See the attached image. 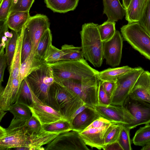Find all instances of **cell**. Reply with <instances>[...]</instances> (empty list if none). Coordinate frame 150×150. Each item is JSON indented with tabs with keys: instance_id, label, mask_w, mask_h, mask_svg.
<instances>
[{
	"instance_id": "6da1fadb",
	"label": "cell",
	"mask_w": 150,
	"mask_h": 150,
	"mask_svg": "<svg viewBox=\"0 0 150 150\" xmlns=\"http://www.w3.org/2000/svg\"><path fill=\"white\" fill-rule=\"evenodd\" d=\"M51 68L54 81L73 79L85 83L96 84L99 80L98 71L92 68L84 59L78 60H62L47 63Z\"/></svg>"
},
{
	"instance_id": "7a4b0ae2",
	"label": "cell",
	"mask_w": 150,
	"mask_h": 150,
	"mask_svg": "<svg viewBox=\"0 0 150 150\" xmlns=\"http://www.w3.org/2000/svg\"><path fill=\"white\" fill-rule=\"evenodd\" d=\"M48 98L49 105L69 122L77 110L85 104L73 91L55 81L50 88Z\"/></svg>"
},
{
	"instance_id": "3957f363",
	"label": "cell",
	"mask_w": 150,
	"mask_h": 150,
	"mask_svg": "<svg viewBox=\"0 0 150 150\" xmlns=\"http://www.w3.org/2000/svg\"><path fill=\"white\" fill-rule=\"evenodd\" d=\"M98 25L93 23H84L80 32L84 57L96 67L101 66L104 59L103 42L101 40Z\"/></svg>"
},
{
	"instance_id": "277c9868",
	"label": "cell",
	"mask_w": 150,
	"mask_h": 150,
	"mask_svg": "<svg viewBox=\"0 0 150 150\" xmlns=\"http://www.w3.org/2000/svg\"><path fill=\"white\" fill-rule=\"evenodd\" d=\"M26 120L13 117L7 128L0 126V150L28 147L29 139L25 127Z\"/></svg>"
},
{
	"instance_id": "5b68a950",
	"label": "cell",
	"mask_w": 150,
	"mask_h": 150,
	"mask_svg": "<svg viewBox=\"0 0 150 150\" xmlns=\"http://www.w3.org/2000/svg\"><path fill=\"white\" fill-rule=\"evenodd\" d=\"M36 96L42 103L49 105L48 94L54 82L52 70L46 64L34 71L26 78Z\"/></svg>"
},
{
	"instance_id": "8992f818",
	"label": "cell",
	"mask_w": 150,
	"mask_h": 150,
	"mask_svg": "<svg viewBox=\"0 0 150 150\" xmlns=\"http://www.w3.org/2000/svg\"><path fill=\"white\" fill-rule=\"evenodd\" d=\"M120 30L125 40L150 60V36L138 22L128 23L123 25Z\"/></svg>"
},
{
	"instance_id": "52a82bcc",
	"label": "cell",
	"mask_w": 150,
	"mask_h": 150,
	"mask_svg": "<svg viewBox=\"0 0 150 150\" xmlns=\"http://www.w3.org/2000/svg\"><path fill=\"white\" fill-rule=\"evenodd\" d=\"M122 106L130 117L131 123L126 126L130 129L150 123V103L129 95Z\"/></svg>"
},
{
	"instance_id": "ba28073f",
	"label": "cell",
	"mask_w": 150,
	"mask_h": 150,
	"mask_svg": "<svg viewBox=\"0 0 150 150\" xmlns=\"http://www.w3.org/2000/svg\"><path fill=\"white\" fill-rule=\"evenodd\" d=\"M57 82L61 84L73 91L87 105L94 108L99 105V82L96 84L85 83L73 79L64 80Z\"/></svg>"
},
{
	"instance_id": "9c48e42d",
	"label": "cell",
	"mask_w": 150,
	"mask_h": 150,
	"mask_svg": "<svg viewBox=\"0 0 150 150\" xmlns=\"http://www.w3.org/2000/svg\"><path fill=\"white\" fill-rule=\"evenodd\" d=\"M144 71L140 67L135 68L131 71L118 78L116 89L111 99L110 104L122 106Z\"/></svg>"
},
{
	"instance_id": "30bf717a",
	"label": "cell",
	"mask_w": 150,
	"mask_h": 150,
	"mask_svg": "<svg viewBox=\"0 0 150 150\" xmlns=\"http://www.w3.org/2000/svg\"><path fill=\"white\" fill-rule=\"evenodd\" d=\"M79 132L74 130L60 133L45 147V150H89Z\"/></svg>"
},
{
	"instance_id": "8fae6325",
	"label": "cell",
	"mask_w": 150,
	"mask_h": 150,
	"mask_svg": "<svg viewBox=\"0 0 150 150\" xmlns=\"http://www.w3.org/2000/svg\"><path fill=\"white\" fill-rule=\"evenodd\" d=\"M49 19L45 15L37 14L30 16L24 27L31 40L33 51L35 53L39 42L45 31L50 28Z\"/></svg>"
},
{
	"instance_id": "7c38bea8",
	"label": "cell",
	"mask_w": 150,
	"mask_h": 150,
	"mask_svg": "<svg viewBox=\"0 0 150 150\" xmlns=\"http://www.w3.org/2000/svg\"><path fill=\"white\" fill-rule=\"evenodd\" d=\"M123 39L120 32L116 30L113 37L103 43V54L106 64L112 67L118 66L122 56Z\"/></svg>"
},
{
	"instance_id": "4fadbf2b",
	"label": "cell",
	"mask_w": 150,
	"mask_h": 150,
	"mask_svg": "<svg viewBox=\"0 0 150 150\" xmlns=\"http://www.w3.org/2000/svg\"><path fill=\"white\" fill-rule=\"evenodd\" d=\"M94 108L101 117L112 122L126 126L131 123L130 117L122 106L98 105L95 106Z\"/></svg>"
},
{
	"instance_id": "5bb4252c",
	"label": "cell",
	"mask_w": 150,
	"mask_h": 150,
	"mask_svg": "<svg viewBox=\"0 0 150 150\" xmlns=\"http://www.w3.org/2000/svg\"><path fill=\"white\" fill-rule=\"evenodd\" d=\"M28 107L32 115L38 120L42 125L65 119L59 112L41 102L35 103Z\"/></svg>"
},
{
	"instance_id": "9a60e30c",
	"label": "cell",
	"mask_w": 150,
	"mask_h": 150,
	"mask_svg": "<svg viewBox=\"0 0 150 150\" xmlns=\"http://www.w3.org/2000/svg\"><path fill=\"white\" fill-rule=\"evenodd\" d=\"M114 123L111 122L100 127L86 129L79 133L86 145L98 149H103L105 134L109 127Z\"/></svg>"
},
{
	"instance_id": "2e32d148",
	"label": "cell",
	"mask_w": 150,
	"mask_h": 150,
	"mask_svg": "<svg viewBox=\"0 0 150 150\" xmlns=\"http://www.w3.org/2000/svg\"><path fill=\"white\" fill-rule=\"evenodd\" d=\"M129 95L150 103V73L144 71L140 76Z\"/></svg>"
},
{
	"instance_id": "e0dca14e",
	"label": "cell",
	"mask_w": 150,
	"mask_h": 150,
	"mask_svg": "<svg viewBox=\"0 0 150 150\" xmlns=\"http://www.w3.org/2000/svg\"><path fill=\"white\" fill-rule=\"evenodd\" d=\"M100 117L94 108L88 106L70 122L72 130L81 132Z\"/></svg>"
},
{
	"instance_id": "ac0fdd59",
	"label": "cell",
	"mask_w": 150,
	"mask_h": 150,
	"mask_svg": "<svg viewBox=\"0 0 150 150\" xmlns=\"http://www.w3.org/2000/svg\"><path fill=\"white\" fill-rule=\"evenodd\" d=\"M46 64L43 59L32 51L30 54L21 63L18 78L20 83L30 73Z\"/></svg>"
},
{
	"instance_id": "d6986e66",
	"label": "cell",
	"mask_w": 150,
	"mask_h": 150,
	"mask_svg": "<svg viewBox=\"0 0 150 150\" xmlns=\"http://www.w3.org/2000/svg\"><path fill=\"white\" fill-rule=\"evenodd\" d=\"M103 12L107 16V20L117 21L125 16L126 10L119 0H103Z\"/></svg>"
},
{
	"instance_id": "ffe728a7",
	"label": "cell",
	"mask_w": 150,
	"mask_h": 150,
	"mask_svg": "<svg viewBox=\"0 0 150 150\" xmlns=\"http://www.w3.org/2000/svg\"><path fill=\"white\" fill-rule=\"evenodd\" d=\"M59 134L46 131L41 127L39 132L29 136V150H45L42 146L50 143Z\"/></svg>"
},
{
	"instance_id": "44dd1931",
	"label": "cell",
	"mask_w": 150,
	"mask_h": 150,
	"mask_svg": "<svg viewBox=\"0 0 150 150\" xmlns=\"http://www.w3.org/2000/svg\"><path fill=\"white\" fill-rule=\"evenodd\" d=\"M23 31V27L21 31L18 33L15 53L11 64L9 67V76L8 82H10L13 79L18 77L20 69L21 64V49Z\"/></svg>"
},
{
	"instance_id": "7402d4cb",
	"label": "cell",
	"mask_w": 150,
	"mask_h": 150,
	"mask_svg": "<svg viewBox=\"0 0 150 150\" xmlns=\"http://www.w3.org/2000/svg\"><path fill=\"white\" fill-rule=\"evenodd\" d=\"M134 69L128 66L108 68L100 71H98L97 76L99 80L102 81L116 82L118 78L131 71Z\"/></svg>"
},
{
	"instance_id": "603a6c76",
	"label": "cell",
	"mask_w": 150,
	"mask_h": 150,
	"mask_svg": "<svg viewBox=\"0 0 150 150\" xmlns=\"http://www.w3.org/2000/svg\"><path fill=\"white\" fill-rule=\"evenodd\" d=\"M16 102L28 106L37 102H41L33 92L26 78L21 84Z\"/></svg>"
},
{
	"instance_id": "cb8c5ba5",
	"label": "cell",
	"mask_w": 150,
	"mask_h": 150,
	"mask_svg": "<svg viewBox=\"0 0 150 150\" xmlns=\"http://www.w3.org/2000/svg\"><path fill=\"white\" fill-rule=\"evenodd\" d=\"M47 8L54 12L65 13L74 10L79 0H44Z\"/></svg>"
},
{
	"instance_id": "d4e9b609",
	"label": "cell",
	"mask_w": 150,
	"mask_h": 150,
	"mask_svg": "<svg viewBox=\"0 0 150 150\" xmlns=\"http://www.w3.org/2000/svg\"><path fill=\"white\" fill-rule=\"evenodd\" d=\"M30 17L29 11L18 12L9 15L6 22L8 28L18 33Z\"/></svg>"
},
{
	"instance_id": "484cf974",
	"label": "cell",
	"mask_w": 150,
	"mask_h": 150,
	"mask_svg": "<svg viewBox=\"0 0 150 150\" xmlns=\"http://www.w3.org/2000/svg\"><path fill=\"white\" fill-rule=\"evenodd\" d=\"M147 0H131L126 10L125 19L128 23L138 22Z\"/></svg>"
},
{
	"instance_id": "4316f807",
	"label": "cell",
	"mask_w": 150,
	"mask_h": 150,
	"mask_svg": "<svg viewBox=\"0 0 150 150\" xmlns=\"http://www.w3.org/2000/svg\"><path fill=\"white\" fill-rule=\"evenodd\" d=\"M42 128L46 131L59 134L72 130L70 122L64 119L42 125Z\"/></svg>"
},
{
	"instance_id": "83f0119b",
	"label": "cell",
	"mask_w": 150,
	"mask_h": 150,
	"mask_svg": "<svg viewBox=\"0 0 150 150\" xmlns=\"http://www.w3.org/2000/svg\"><path fill=\"white\" fill-rule=\"evenodd\" d=\"M14 118L19 120H26L32 115L31 110L27 105L16 102L12 105L8 110Z\"/></svg>"
},
{
	"instance_id": "f1b7e54d",
	"label": "cell",
	"mask_w": 150,
	"mask_h": 150,
	"mask_svg": "<svg viewBox=\"0 0 150 150\" xmlns=\"http://www.w3.org/2000/svg\"><path fill=\"white\" fill-rule=\"evenodd\" d=\"M136 146H144L150 142V124L145 125L137 130L132 139Z\"/></svg>"
},
{
	"instance_id": "f546056e",
	"label": "cell",
	"mask_w": 150,
	"mask_h": 150,
	"mask_svg": "<svg viewBox=\"0 0 150 150\" xmlns=\"http://www.w3.org/2000/svg\"><path fill=\"white\" fill-rule=\"evenodd\" d=\"M52 34L49 28L44 33L39 42L36 50L37 55L43 59L46 51L52 44Z\"/></svg>"
},
{
	"instance_id": "4dcf8cb0",
	"label": "cell",
	"mask_w": 150,
	"mask_h": 150,
	"mask_svg": "<svg viewBox=\"0 0 150 150\" xmlns=\"http://www.w3.org/2000/svg\"><path fill=\"white\" fill-rule=\"evenodd\" d=\"M115 22L107 20L100 25L98 28L102 41H107L114 36L116 32Z\"/></svg>"
},
{
	"instance_id": "1f68e13d",
	"label": "cell",
	"mask_w": 150,
	"mask_h": 150,
	"mask_svg": "<svg viewBox=\"0 0 150 150\" xmlns=\"http://www.w3.org/2000/svg\"><path fill=\"white\" fill-rule=\"evenodd\" d=\"M122 127V124L114 123L109 127L104 137L105 147L118 141Z\"/></svg>"
},
{
	"instance_id": "d6a6232c",
	"label": "cell",
	"mask_w": 150,
	"mask_h": 150,
	"mask_svg": "<svg viewBox=\"0 0 150 150\" xmlns=\"http://www.w3.org/2000/svg\"><path fill=\"white\" fill-rule=\"evenodd\" d=\"M64 53L52 44L46 51L43 59L46 64L55 62L62 60Z\"/></svg>"
},
{
	"instance_id": "836d02e7",
	"label": "cell",
	"mask_w": 150,
	"mask_h": 150,
	"mask_svg": "<svg viewBox=\"0 0 150 150\" xmlns=\"http://www.w3.org/2000/svg\"><path fill=\"white\" fill-rule=\"evenodd\" d=\"M13 36L8 38L6 46L5 54L7 60V65L10 67L15 53L18 33L12 30Z\"/></svg>"
},
{
	"instance_id": "e575fe53",
	"label": "cell",
	"mask_w": 150,
	"mask_h": 150,
	"mask_svg": "<svg viewBox=\"0 0 150 150\" xmlns=\"http://www.w3.org/2000/svg\"><path fill=\"white\" fill-rule=\"evenodd\" d=\"M23 34L21 49V62L22 63L33 51L32 43L30 38L23 27Z\"/></svg>"
},
{
	"instance_id": "d590c367",
	"label": "cell",
	"mask_w": 150,
	"mask_h": 150,
	"mask_svg": "<svg viewBox=\"0 0 150 150\" xmlns=\"http://www.w3.org/2000/svg\"><path fill=\"white\" fill-rule=\"evenodd\" d=\"M130 129L122 125L121 132L118 141L123 150H132L131 141L130 137Z\"/></svg>"
},
{
	"instance_id": "8d00e7d4",
	"label": "cell",
	"mask_w": 150,
	"mask_h": 150,
	"mask_svg": "<svg viewBox=\"0 0 150 150\" xmlns=\"http://www.w3.org/2000/svg\"><path fill=\"white\" fill-rule=\"evenodd\" d=\"M138 23L150 36V0H147Z\"/></svg>"
},
{
	"instance_id": "74e56055",
	"label": "cell",
	"mask_w": 150,
	"mask_h": 150,
	"mask_svg": "<svg viewBox=\"0 0 150 150\" xmlns=\"http://www.w3.org/2000/svg\"><path fill=\"white\" fill-rule=\"evenodd\" d=\"M25 127L27 134L29 136L39 132L41 129L42 125L38 120L32 115L26 120Z\"/></svg>"
},
{
	"instance_id": "f35d334b",
	"label": "cell",
	"mask_w": 150,
	"mask_h": 150,
	"mask_svg": "<svg viewBox=\"0 0 150 150\" xmlns=\"http://www.w3.org/2000/svg\"><path fill=\"white\" fill-rule=\"evenodd\" d=\"M34 0H17L13 3L9 15L18 12L29 11Z\"/></svg>"
},
{
	"instance_id": "ab89813d",
	"label": "cell",
	"mask_w": 150,
	"mask_h": 150,
	"mask_svg": "<svg viewBox=\"0 0 150 150\" xmlns=\"http://www.w3.org/2000/svg\"><path fill=\"white\" fill-rule=\"evenodd\" d=\"M14 0H1L0 1V21H6Z\"/></svg>"
},
{
	"instance_id": "60d3db41",
	"label": "cell",
	"mask_w": 150,
	"mask_h": 150,
	"mask_svg": "<svg viewBox=\"0 0 150 150\" xmlns=\"http://www.w3.org/2000/svg\"><path fill=\"white\" fill-rule=\"evenodd\" d=\"M98 99L99 105L107 106L110 104V98L104 89L102 81L99 80L98 90Z\"/></svg>"
},
{
	"instance_id": "b9f144b4",
	"label": "cell",
	"mask_w": 150,
	"mask_h": 150,
	"mask_svg": "<svg viewBox=\"0 0 150 150\" xmlns=\"http://www.w3.org/2000/svg\"><path fill=\"white\" fill-rule=\"evenodd\" d=\"M5 48L4 46L1 47L0 51V90L3 87L2 86L1 83L3 81V78L5 69L7 64V60L4 52Z\"/></svg>"
},
{
	"instance_id": "7bdbcfd3",
	"label": "cell",
	"mask_w": 150,
	"mask_h": 150,
	"mask_svg": "<svg viewBox=\"0 0 150 150\" xmlns=\"http://www.w3.org/2000/svg\"><path fill=\"white\" fill-rule=\"evenodd\" d=\"M102 81L104 89L111 99L116 89V82L110 81Z\"/></svg>"
},
{
	"instance_id": "ee69618b",
	"label": "cell",
	"mask_w": 150,
	"mask_h": 150,
	"mask_svg": "<svg viewBox=\"0 0 150 150\" xmlns=\"http://www.w3.org/2000/svg\"><path fill=\"white\" fill-rule=\"evenodd\" d=\"M84 59L81 50L72 52L68 54L64 55L62 60H78Z\"/></svg>"
},
{
	"instance_id": "f6af8a7d",
	"label": "cell",
	"mask_w": 150,
	"mask_h": 150,
	"mask_svg": "<svg viewBox=\"0 0 150 150\" xmlns=\"http://www.w3.org/2000/svg\"><path fill=\"white\" fill-rule=\"evenodd\" d=\"M103 150H123L118 141L106 145Z\"/></svg>"
},
{
	"instance_id": "bcb514c9",
	"label": "cell",
	"mask_w": 150,
	"mask_h": 150,
	"mask_svg": "<svg viewBox=\"0 0 150 150\" xmlns=\"http://www.w3.org/2000/svg\"><path fill=\"white\" fill-rule=\"evenodd\" d=\"M88 106H89L84 104L80 107L73 114L70 120V122L76 115L82 112Z\"/></svg>"
},
{
	"instance_id": "7dc6e473",
	"label": "cell",
	"mask_w": 150,
	"mask_h": 150,
	"mask_svg": "<svg viewBox=\"0 0 150 150\" xmlns=\"http://www.w3.org/2000/svg\"><path fill=\"white\" fill-rule=\"evenodd\" d=\"M122 6L126 10L128 8L131 0H122Z\"/></svg>"
},
{
	"instance_id": "c3c4849f",
	"label": "cell",
	"mask_w": 150,
	"mask_h": 150,
	"mask_svg": "<svg viewBox=\"0 0 150 150\" xmlns=\"http://www.w3.org/2000/svg\"><path fill=\"white\" fill-rule=\"evenodd\" d=\"M141 150H150V142L142 147Z\"/></svg>"
},
{
	"instance_id": "681fc988",
	"label": "cell",
	"mask_w": 150,
	"mask_h": 150,
	"mask_svg": "<svg viewBox=\"0 0 150 150\" xmlns=\"http://www.w3.org/2000/svg\"><path fill=\"white\" fill-rule=\"evenodd\" d=\"M1 1V0H0V1Z\"/></svg>"
}]
</instances>
